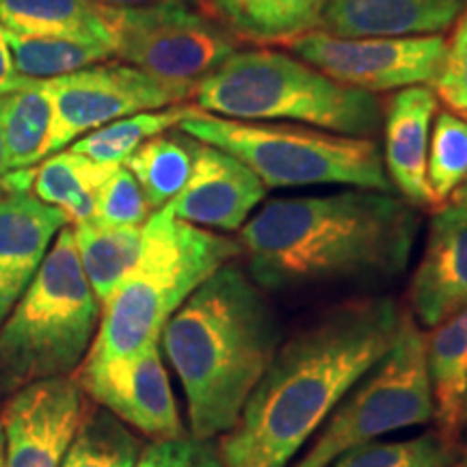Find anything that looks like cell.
Instances as JSON below:
<instances>
[{
	"label": "cell",
	"instance_id": "obj_12",
	"mask_svg": "<svg viewBox=\"0 0 467 467\" xmlns=\"http://www.w3.org/2000/svg\"><path fill=\"white\" fill-rule=\"evenodd\" d=\"M85 411L76 379L52 377L17 389L0 413L3 467H61Z\"/></svg>",
	"mask_w": 467,
	"mask_h": 467
},
{
	"label": "cell",
	"instance_id": "obj_36",
	"mask_svg": "<svg viewBox=\"0 0 467 467\" xmlns=\"http://www.w3.org/2000/svg\"><path fill=\"white\" fill-rule=\"evenodd\" d=\"M195 467H223V463H221V459H219V452L214 451V448H206V451H203V454H202V459H200V463H197Z\"/></svg>",
	"mask_w": 467,
	"mask_h": 467
},
{
	"label": "cell",
	"instance_id": "obj_39",
	"mask_svg": "<svg viewBox=\"0 0 467 467\" xmlns=\"http://www.w3.org/2000/svg\"><path fill=\"white\" fill-rule=\"evenodd\" d=\"M461 424H467V388H465V396H463V409H461Z\"/></svg>",
	"mask_w": 467,
	"mask_h": 467
},
{
	"label": "cell",
	"instance_id": "obj_14",
	"mask_svg": "<svg viewBox=\"0 0 467 467\" xmlns=\"http://www.w3.org/2000/svg\"><path fill=\"white\" fill-rule=\"evenodd\" d=\"M265 195V182L243 161L200 143L189 182L165 208L175 219L203 230L238 232Z\"/></svg>",
	"mask_w": 467,
	"mask_h": 467
},
{
	"label": "cell",
	"instance_id": "obj_13",
	"mask_svg": "<svg viewBox=\"0 0 467 467\" xmlns=\"http://www.w3.org/2000/svg\"><path fill=\"white\" fill-rule=\"evenodd\" d=\"M76 383L121 422L154 440L184 437L159 347L130 358L85 359Z\"/></svg>",
	"mask_w": 467,
	"mask_h": 467
},
{
	"label": "cell",
	"instance_id": "obj_20",
	"mask_svg": "<svg viewBox=\"0 0 467 467\" xmlns=\"http://www.w3.org/2000/svg\"><path fill=\"white\" fill-rule=\"evenodd\" d=\"M55 104L48 80L17 76L7 91L0 93V134H3L7 169H31L50 156V134Z\"/></svg>",
	"mask_w": 467,
	"mask_h": 467
},
{
	"label": "cell",
	"instance_id": "obj_16",
	"mask_svg": "<svg viewBox=\"0 0 467 467\" xmlns=\"http://www.w3.org/2000/svg\"><path fill=\"white\" fill-rule=\"evenodd\" d=\"M67 223L63 210L31 192H7L0 200V327Z\"/></svg>",
	"mask_w": 467,
	"mask_h": 467
},
{
	"label": "cell",
	"instance_id": "obj_1",
	"mask_svg": "<svg viewBox=\"0 0 467 467\" xmlns=\"http://www.w3.org/2000/svg\"><path fill=\"white\" fill-rule=\"evenodd\" d=\"M402 312L392 296H359L279 344L238 424L221 437L223 467H288L388 353Z\"/></svg>",
	"mask_w": 467,
	"mask_h": 467
},
{
	"label": "cell",
	"instance_id": "obj_41",
	"mask_svg": "<svg viewBox=\"0 0 467 467\" xmlns=\"http://www.w3.org/2000/svg\"><path fill=\"white\" fill-rule=\"evenodd\" d=\"M7 195V191H5V186H3V182H0V200H3V197Z\"/></svg>",
	"mask_w": 467,
	"mask_h": 467
},
{
	"label": "cell",
	"instance_id": "obj_30",
	"mask_svg": "<svg viewBox=\"0 0 467 467\" xmlns=\"http://www.w3.org/2000/svg\"><path fill=\"white\" fill-rule=\"evenodd\" d=\"M435 206H443L467 180V119L443 110L437 115L426 161Z\"/></svg>",
	"mask_w": 467,
	"mask_h": 467
},
{
	"label": "cell",
	"instance_id": "obj_7",
	"mask_svg": "<svg viewBox=\"0 0 467 467\" xmlns=\"http://www.w3.org/2000/svg\"><path fill=\"white\" fill-rule=\"evenodd\" d=\"M178 128L195 141L230 151L266 189L342 184L394 192L381 150L372 139L320 128L227 119L197 107Z\"/></svg>",
	"mask_w": 467,
	"mask_h": 467
},
{
	"label": "cell",
	"instance_id": "obj_35",
	"mask_svg": "<svg viewBox=\"0 0 467 467\" xmlns=\"http://www.w3.org/2000/svg\"><path fill=\"white\" fill-rule=\"evenodd\" d=\"M16 78L17 74L14 69V61H11L7 39H5V28L0 26V93L7 91Z\"/></svg>",
	"mask_w": 467,
	"mask_h": 467
},
{
	"label": "cell",
	"instance_id": "obj_24",
	"mask_svg": "<svg viewBox=\"0 0 467 467\" xmlns=\"http://www.w3.org/2000/svg\"><path fill=\"white\" fill-rule=\"evenodd\" d=\"M0 26L20 35L96 39L110 46L93 0H0Z\"/></svg>",
	"mask_w": 467,
	"mask_h": 467
},
{
	"label": "cell",
	"instance_id": "obj_31",
	"mask_svg": "<svg viewBox=\"0 0 467 467\" xmlns=\"http://www.w3.org/2000/svg\"><path fill=\"white\" fill-rule=\"evenodd\" d=\"M150 219V206L137 178L119 165L100 186L91 221L115 227H141Z\"/></svg>",
	"mask_w": 467,
	"mask_h": 467
},
{
	"label": "cell",
	"instance_id": "obj_11",
	"mask_svg": "<svg viewBox=\"0 0 467 467\" xmlns=\"http://www.w3.org/2000/svg\"><path fill=\"white\" fill-rule=\"evenodd\" d=\"M55 104L50 154L110 121L182 104L195 96L186 85L167 83L126 63H96L48 80Z\"/></svg>",
	"mask_w": 467,
	"mask_h": 467
},
{
	"label": "cell",
	"instance_id": "obj_22",
	"mask_svg": "<svg viewBox=\"0 0 467 467\" xmlns=\"http://www.w3.org/2000/svg\"><path fill=\"white\" fill-rule=\"evenodd\" d=\"M119 165H104L78 151H57L35 169V197L63 210L69 223H87L96 214L100 186Z\"/></svg>",
	"mask_w": 467,
	"mask_h": 467
},
{
	"label": "cell",
	"instance_id": "obj_25",
	"mask_svg": "<svg viewBox=\"0 0 467 467\" xmlns=\"http://www.w3.org/2000/svg\"><path fill=\"white\" fill-rule=\"evenodd\" d=\"M200 141L180 130L178 134H159L145 141L124 162L137 178L150 210L165 208L184 189L192 171V161Z\"/></svg>",
	"mask_w": 467,
	"mask_h": 467
},
{
	"label": "cell",
	"instance_id": "obj_23",
	"mask_svg": "<svg viewBox=\"0 0 467 467\" xmlns=\"http://www.w3.org/2000/svg\"><path fill=\"white\" fill-rule=\"evenodd\" d=\"M141 227H115L96 221L74 227L80 266L100 306L113 296L139 260L143 244Z\"/></svg>",
	"mask_w": 467,
	"mask_h": 467
},
{
	"label": "cell",
	"instance_id": "obj_18",
	"mask_svg": "<svg viewBox=\"0 0 467 467\" xmlns=\"http://www.w3.org/2000/svg\"><path fill=\"white\" fill-rule=\"evenodd\" d=\"M465 0H329L318 28L337 37H411L448 31Z\"/></svg>",
	"mask_w": 467,
	"mask_h": 467
},
{
	"label": "cell",
	"instance_id": "obj_29",
	"mask_svg": "<svg viewBox=\"0 0 467 467\" xmlns=\"http://www.w3.org/2000/svg\"><path fill=\"white\" fill-rule=\"evenodd\" d=\"M459 443L440 429L411 440L370 441L337 457L329 467H454Z\"/></svg>",
	"mask_w": 467,
	"mask_h": 467
},
{
	"label": "cell",
	"instance_id": "obj_38",
	"mask_svg": "<svg viewBox=\"0 0 467 467\" xmlns=\"http://www.w3.org/2000/svg\"><path fill=\"white\" fill-rule=\"evenodd\" d=\"M452 202H461V203H467V180L463 184L459 186L457 191H454V195H452Z\"/></svg>",
	"mask_w": 467,
	"mask_h": 467
},
{
	"label": "cell",
	"instance_id": "obj_26",
	"mask_svg": "<svg viewBox=\"0 0 467 467\" xmlns=\"http://www.w3.org/2000/svg\"><path fill=\"white\" fill-rule=\"evenodd\" d=\"M11 61L17 76L50 80L96 66L113 57V48L96 39L57 37V35H20L5 28Z\"/></svg>",
	"mask_w": 467,
	"mask_h": 467
},
{
	"label": "cell",
	"instance_id": "obj_3",
	"mask_svg": "<svg viewBox=\"0 0 467 467\" xmlns=\"http://www.w3.org/2000/svg\"><path fill=\"white\" fill-rule=\"evenodd\" d=\"M162 348L182 383L191 433H230L282 344L265 290L243 268L210 275L162 327Z\"/></svg>",
	"mask_w": 467,
	"mask_h": 467
},
{
	"label": "cell",
	"instance_id": "obj_15",
	"mask_svg": "<svg viewBox=\"0 0 467 467\" xmlns=\"http://www.w3.org/2000/svg\"><path fill=\"white\" fill-rule=\"evenodd\" d=\"M409 303L424 327L441 325L467 307V203H446L431 219Z\"/></svg>",
	"mask_w": 467,
	"mask_h": 467
},
{
	"label": "cell",
	"instance_id": "obj_9",
	"mask_svg": "<svg viewBox=\"0 0 467 467\" xmlns=\"http://www.w3.org/2000/svg\"><path fill=\"white\" fill-rule=\"evenodd\" d=\"M110 48L132 66L167 83L195 89L238 52V39L217 20L191 7H100Z\"/></svg>",
	"mask_w": 467,
	"mask_h": 467
},
{
	"label": "cell",
	"instance_id": "obj_4",
	"mask_svg": "<svg viewBox=\"0 0 467 467\" xmlns=\"http://www.w3.org/2000/svg\"><path fill=\"white\" fill-rule=\"evenodd\" d=\"M141 230L139 260L102 306L85 359L130 358L159 347L162 327L180 306L243 254L238 241L175 219L167 208L154 210Z\"/></svg>",
	"mask_w": 467,
	"mask_h": 467
},
{
	"label": "cell",
	"instance_id": "obj_37",
	"mask_svg": "<svg viewBox=\"0 0 467 467\" xmlns=\"http://www.w3.org/2000/svg\"><path fill=\"white\" fill-rule=\"evenodd\" d=\"M5 173H9L7 169V156H5V145H3V134H0V178H3Z\"/></svg>",
	"mask_w": 467,
	"mask_h": 467
},
{
	"label": "cell",
	"instance_id": "obj_34",
	"mask_svg": "<svg viewBox=\"0 0 467 467\" xmlns=\"http://www.w3.org/2000/svg\"><path fill=\"white\" fill-rule=\"evenodd\" d=\"M100 7L141 9V7H192L197 0H93Z\"/></svg>",
	"mask_w": 467,
	"mask_h": 467
},
{
	"label": "cell",
	"instance_id": "obj_27",
	"mask_svg": "<svg viewBox=\"0 0 467 467\" xmlns=\"http://www.w3.org/2000/svg\"><path fill=\"white\" fill-rule=\"evenodd\" d=\"M192 110L195 107H189V104L143 110V113L110 121V124L76 139L69 150L89 156L91 161L104 162V165H124L145 141L165 134L171 128H178Z\"/></svg>",
	"mask_w": 467,
	"mask_h": 467
},
{
	"label": "cell",
	"instance_id": "obj_32",
	"mask_svg": "<svg viewBox=\"0 0 467 467\" xmlns=\"http://www.w3.org/2000/svg\"><path fill=\"white\" fill-rule=\"evenodd\" d=\"M433 87L437 100L446 104L451 113L467 119V9L459 17Z\"/></svg>",
	"mask_w": 467,
	"mask_h": 467
},
{
	"label": "cell",
	"instance_id": "obj_19",
	"mask_svg": "<svg viewBox=\"0 0 467 467\" xmlns=\"http://www.w3.org/2000/svg\"><path fill=\"white\" fill-rule=\"evenodd\" d=\"M210 14L236 39L251 44H290L317 31L329 0H206Z\"/></svg>",
	"mask_w": 467,
	"mask_h": 467
},
{
	"label": "cell",
	"instance_id": "obj_21",
	"mask_svg": "<svg viewBox=\"0 0 467 467\" xmlns=\"http://www.w3.org/2000/svg\"><path fill=\"white\" fill-rule=\"evenodd\" d=\"M426 370L433 392V418L443 435L457 440L467 388V307L426 336Z\"/></svg>",
	"mask_w": 467,
	"mask_h": 467
},
{
	"label": "cell",
	"instance_id": "obj_6",
	"mask_svg": "<svg viewBox=\"0 0 467 467\" xmlns=\"http://www.w3.org/2000/svg\"><path fill=\"white\" fill-rule=\"evenodd\" d=\"M100 325V301L80 266L74 227L57 241L0 327V394L67 377L83 364Z\"/></svg>",
	"mask_w": 467,
	"mask_h": 467
},
{
	"label": "cell",
	"instance_id": "obj_10",
	"mask_svg": "<svg viewBox=\"0 0 467 467\" xmlns=\"http://www.w3.org/2000/svg\"><path fill=\"white\" fill-rule=\"evenodd\" d=\"M292 55L336 83L366 93L433 85L446 58L441 35L337 37L317 28L285 44Z\"/></svg>",
	"mask_w": 467,
	"mask_h": 467
},
{
	"label": "cell",
	"instance_id": "obj_5",
	"mask_svg": "<svg viewBox=\"0 0 467 467\" xmlns=\"http://www.w3.org/2000/svg\"><path fill=\"white\" fill-rule=\"evenodd\" d=\"M197 109L238 121L290 119L347 137L381 128L375 93L340 85L301 58L277 50H238L195 87Z\"/></svg>",
	"mask_w": 467,
	"mask_h": 467
},
{
	"label": "cell",
	"instance_id": "obj_33",
	"mask_svg": "<svg viewBox=\"0 0 467 467\" xmlns=\"http://www.w3.org/2000/svg\"><path fill=\"white\" fill-rule=\"evenodd\" d=\"M206 448L208 441H200L195 437L156 440L139 454L134 467H195Z\"/></svg>",
	"mask_w": 467,
	"mask_h": 467
},
{
	"label": "cell",
	"instance_id": "obj_28",
	"mask_svg": "<svg viewBox=\"0 0 467 467\" xmlns=\"http://www.w3.org/2000/svg\"><path fill=\"white\" fill-rule=\"evenodd\" d=\"M141 448V440L115 413L96 407L85 411L61 467H134Z\"/></svg>",
	"mask_w": 467,
	"mask_h": 467
},
{
	"label": "cell",
	"instance_id": "obj_17",
	"mask_svg": "<svg viewBox=\"0 0 467 467\" xmlns=\"http://www.w3.org/2000/svg\"><path fill=\"white\" fill-rule=\"evenodd\" d=\"M437 96L429 87H405L385 109V171L394 191L416 208L435 206L426 161Z\"/></svg>",
	"mask_w": 467,
	"mask_h": 467
},
{
	"label": "cell",
	"instance_id": "obj_40",
	"mask_svg": "<svg viewBox=\"0 0 467 467\" xmlns=\"http://www.w3.org/2000/svg\"><path fill=\"white\" fill-rule=\"evenodd\" d=\"M0 467H3V433H0Z\"/></svg>",
	"mask_w": 467,
	"mask_h": 467
},
{
	"label": "cell",
	"instance_id": "obj_8",
	"mask_svg": "<svg viewBox=\"0 0 467 467\" xmlns=\"http://www.w3.org/2000/svg\"><path fill=\"white\" fill-rule=\"evenodd\" d=\"M431 420L433 392L426 370V334L411 312H402L388 353L353 385L303 457L288 467H329L353 448Z\"/></svg>",
	"mask_w": 467,
	"mask_h": 467
},
{
	"label": "cell",
	"instance_id": "obj_2",
	"mask_svg": "<svg viewBox=\"0 0 467 467\" xmlns=\"http://www.w3.org/2000/svg\"><path fill=\"white\" fill-rule=\"evenodd\" d=\"M416 206L394 192L353 189L268 202L241 230L249 277L268 292L388 282L409 265Z\"/></svg>",
	"mask_w": 467,
	"mask_h": 467
}]
</instances>
